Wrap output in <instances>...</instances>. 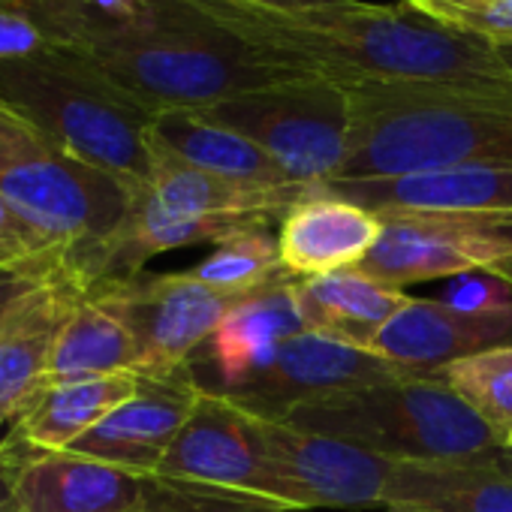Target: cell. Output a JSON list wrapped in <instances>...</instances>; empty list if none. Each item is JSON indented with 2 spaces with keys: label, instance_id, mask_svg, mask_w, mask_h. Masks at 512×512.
I'll list each match as a JSON object with an SVG mask.
<instances>
[{
  "label": "cell",
  "instance_id": "cell-8",
  "mask_svg": "<svg viewBox=\"0 0 512 512\" xmlns=\"http://www.w3.org/2000/svg\"><path fill=\"white\" fill-rule=\"evenodd\" d=\"M133 332L139 377L178 371L208 344L235 299L205 287L190 272H139L88 290Z\"/></svg>",
  "mask_w": 512,
  "mask_h": 512
},
{
  "label": "cell",
  "instance_id": "cell-17",
  "mask_svg": "<svg viewBox=\"0 0 512 512\" xmlns=\"http://www.w3.org/2000/svg\"><path fill=\"white\" fill-rule=\"evenodd\" d=\"M383 232V217L335 196L326 187H311L284 217L278 229L281 263L290 278H320L344 269H359Z\"/></svg>",
  "mask_w": 512,
  "mask_h": 512
},
{
  "label": "cell",
  "instance_id": "cell-19",
  "mask_svg": "<svg viewBox=\"0 0 512 512\" xmlns=\"http://www.w3.org/2000/svg\"><path fill=\"white\" fill-rule=\"evenodd\" d=\"M302 332H308V323L296 296V278L290 275L235 299L205 344L208 362L217 374L211 392H229L253 380L275 362L290 338Z\"/></svg>",
  "mask_w": 512,
  "mask_h": 512
},
{
  "label": "cell",
  "instance_id": "cell-37",
  "mask_svg": "<svg viewBox=\"0 0 512 512\" xmlns=\"http://www.w3.org/2000/svg\"><path fill=\"white\" fill-rule=\"evenodd\" d=\"M494 55H497V61H500V67L512 76V40H506V43H497L494 46Z\"/></svg>",
  "mask_w": 512,
  "mask_h": 512
},
{
  "label": "cell",
  "instance_id": "cell-11",
  "mask_svg": "<svg viewBox=\"0 0 512 512\" xmlns=\"http://www.w3.org/2000/svg\"><path fill=\"white\" fill-rule=\"evenodd\" d=\"M154 473L290 503L256 437L253 416L232 398L211 389H202L196 410Z\"/></svg>",
  "mask_w": 512,
  "mask_h": 512
},
{
  "label": "cell",
  "instance_id": "cell-21",
  "mask_svg": "<svg viewBox=\"0 0 512 512\" xmlns=\"http://www.w3.org/2000/svg\"><path fill=\"white\" fill-rule=\"evenodd\" d=\"M386 503L431 512H512V467L500 455L398 461L386 485Z\"/></svg>",
  "mask_w": 512,
  "mask_h": 512
},
{
  "label": "cell",
  "instance_id": "cell-16",
  "mask_svg": "<svg viewBox=\"0 0 512 512\" xmlns=\"http://www.w3.org/2000/svg\"><path fill=\"white\" fill-rule=\"evenodd\" d=\"M374 214H458L512 217V169L467 166L398 178L320 184Z\"/></svg>",
  "mask_w": 512,
  "mask_h": 512
},
{
  "label": "cell",
  "instance_id": "cell-24",
  "mask_svg": "<svg viewBox=\"0 0 512 512\" xmlns=\"http://www.w3.org/2000/svg\"><path fill=\"white\" fill-rule=\"evenodd\" d=\"M136 389H139V374L52 383L16 422L13 437L31 449L67 452L115 407H121L130 395H136Z\"/></svg>",
  "mask_w": 512,
  "mask_h": 512
},
{
  "label": "cell",
  "instance_id": "cell-29",
  "mask_svg": "<svg viewBox=\"0 0 512 512\" xmlns=\"http://www.w3.org/2000/svg\"><path fill=\"white\" fill-rule=\"evenodd\" d=\"M401 4L446 31L491 46L512 40V0H401Z\"/></svg>",
  "mask_w": 512,
  "mask_h": 512
},
{
  "label": "cell",
  "instance_id": "cell-6",
  "mask_svg": "<svg viewBox=\"0 0 512 512\" xmlns=\"http://www.w3.org/2000/svg\"><path fill=\"white\" fill-rule=\"evenodd\" d=\"M139 187L142 184L58 148L0 172V193L37 247L64 256L70 275L85 293L100 250L127 220Z\"/></svg>",
  "mask_w": 512,
  "mask_h": 512
},
{
  "label": "cell",
  "instance_id": "cell-13",
  "mask_svg": "<svg viewBox=\"0 0 512 512\" xmlns=\"http://www.w3.org/2000/svg\"><path fill=\"white\" fill-rule=\"evenodd\" d=\"M4 464L13 512H142L148 473H133L76 452H43L19 440Z\"/></svg>",
  "mask_w": 512,
  "mask_h": 512
},
{
  "label": "cell",
  "instance_id": "cell-41",
  "mask_svg": "<svg viewBox=\"0 0 512 512\" xmlns=\"http://www.w3.org/2000/svg\"><path fill=\"white\" fill-rule=\"evenodd\" d=\"M0 512H13V506H10V500H4V506H0Z\"/></svg>",
  "mask_w": 512,
  "mask_h": 512
},
{
  "label": "cell",
  "instance_id": "cell-34",
  "mask_svg": "<svg viewBox=\"0 0 512 512\" xmlns=\"http://www.w3.org/2000/svg\"><path fill=\"white\" fill-rule=\"evenodd\" d=\"M40 253H46V250L37 247V241L31 238V232L19 220V214L13 211L7 196L0 193V263L4 260H25V256H40Z\"/></svg>",
  "mask_w": 512,
  "mask_h": 512
},
{
  "label": "cell",
  "instance_id": "cell-38",
  "mask_svg": "<svg viewBox=\"0 0 512 512\" xmlns=\"http://www.w3.org/2000/svg\"><path fill=\"white\" fill-rule=\"evenodd\" d=\"M386 512H431L422 506H407V503H386Z\"/></svg>",
  "mask_w": 512,
  "mask_h": 512
},
{
  "label": "cell",
  "instance_id": "cell-27",
  "mask_svg": "<svg viewBox=\"0 0 512 512\" xmlns=\"http://www.w3.org/2000/svg\"><path fill=\"white\" fill-rule=\"evenodd\" d=\"M437 377L464 398L491 428H512V344L452 362Z\"/></svg>",
  "mask_w": 512,
  "mask_h": 512
},
{
  "label": "cell",
  "instance_id": "cell-12",
  "mask_svg": "<svg viewBox=\"0 0 512 512\" xmlns=\"http://www.w3.org/2000/svg\"><path fill=\"white\" fill-rule=\"evenodd\" d=\"M401 374H410V371L362 347L344 344L323 332H302L278 350L275 362L266 371H260L253 380L220 395L232 398L235 404H241L244 410L256 416L287 419L296 407L308 401H317L344 389L392 380Z\"/></svg>",
  "mask_w": 512,
  "mask_h": 512
},
{
  "label": "cell",
  "instance_id": "cell-30",
  "mask_svg": "<svg viewBox=\"0 0 512 512\" xmlns=\"http://www.w3.org/2000/svg\"><path fill=\"white\" fill-rule=\"evenodd\" d=\"M70 272L67 260L58 253L25 256V260H4L0 263V323L4 317L34 290L46 287L49 281Z\"/></svg>",
  "mask_w": 512,
  "mask_h": 512
},
{
  "label": "cell",
  "instance_id": "cell-23",
  "mask_svg": "<svg viewBox=\"0 0 512 512\" xmlns=\"http://www.w3.org/2000/svg\"><path fill=\"white\" fill-rule=\"evenodd\" d=\"M151 142L178 160L232 178L244 184H263V187H287L293 184L287 172L247 136L223 127L202 112H160L151 124Z\"/></svg>",
  "mask_w": 512,
  "mask_h": 512
},
{
  "label": "cell",
  "instance_id": "cell-14",
  "mask_svg": "<svg viewBox=\"0 0 512 512\" xmlns=\"http://www.w3.org/2000/svg\"><path fill=\"white\" fill-rule=\"evenodd\" d=\"M202 389L205 386L199 383L193 362L169 374L139 377L136 395L115 407L67 452L133 473H154L175 443L178 431L196 410Z\"/></svg>",
  "mask_w": 512,
  "mask_h": 512
},
{
  "label": "cell",
  "instance_id": "cell-3",
  "mask_svg": "<svg viewBox=\"0 0 512 512\" xmlns=\"http://www.w3.org/2000/svg\"><path fill=\"white\" fill-rule=\"evenodd\" d=\"M350 151L335 181L512 169V94L452 85H350Z\"/></svg>",
  "mask_w": 512,
  "mask_h": 512
},
{
  "label": "cell",
  "instance_id": "cell-20",
  "mask_svg": "<svg viewBox=\"0 0 512 512\" xmlns=\"http://www.w3.org/2000/svg\"><path fill=\"white\" fill-rule=\"evenodd\" d=\"M154 148V166L148 178V190L172 211L193 214V217H247L272 223L281 217L311 190L302 184L287 187H263L232 181L205 169H196L175 154Z\"/></svg>",
  "mask_w": 512,
  "mask_h": 512
},
{
  "label": "cell",
  "instance_id": "cell-31",
  "mask_svg": "<svg viewBox=\"0 0 512 512\" xmlns=\"http://www.w3.org/2000/svg\"><path fill=\"white\" fill-rule=\"evenodd\" d=\"M55 49L43 22L19 0H0V61L31 58Z\"/></svg>",
  "mask_w": 512,
  "mask_h": 512
},
{
  "label": "cell",
  "instance_id": "cell-9",
  "mask_svg": "<svg viewBox=\"0 0 512 512\" xmlns=\"http://www.w3.org/2000/svg\"><path fill=\"white\" fill-rule=\"evenodd\" d=\"M383 232L359 266L365 275L410 287L467 272H488L512 253V217L380 214Z\"/></svg>",
  "mask_w": 512,
  "mask_h": 512
},
{
  "label": "cell",
  "instance_id": "cell-33",
  "mask_svg": "<svg viewBox=\"0 0 512 512\" xmlns=\"http://www.w3.org/2000/svg\"><path fill=\"white\" fill-rule=\"evenodd\" d=\"M49 148L52 145L31 121H25L13 106L0 100V172H7L10 166L25 163Z\"/></svg>",
  "mask_w": 512,
  "mask_h": 512
},
{
  "label": "cell",
  "instance_id": "cell-4",
  "mask_svg": "<svg viewBox=\"0 0 512 512\" xmlns=\"http://www.w3.org/2000/svg\"><path fill=\"white\" fill-rule=\"evenodd\" d=\"M284 422L347 440L389 461L506 455L491 428L437 374H401L296 407Z\"/></svg>",
  "mask_w": 512,
  "mask_h": 512
},
{
  "label": "cell",
  "instance_id": "cell-2",
  "mask_svg": "<svg viewBox=\"0 0 512 512\" xmlns=\"http://www.w3.org/2000/svg\"><path fill=\"white\" fill-rule=\"evenodd\" d=\"M64 52L151 115L205 112L250 91L317 79L263 58L187 0H139L127 19L88 25Z\"/></svg>",
  "mask_w": 512,
  "mask_h": 512
},
{
  "label": "cell",
  "instance_id": "cell-35",
  "mask_svg": "<svg viewBox=\"0 0 512 512\" xmlns=\"http://www.w3.org/2000/svg\"><path fill=\"white\" fill-rule=\"evenodd\" d=\"M244 4L269 7L281 13H311V10H332V7H347L350 0H244Z\"/></svg>",
  "mask_w": 512,
  "mask_h": 512
},
{
  "label": "cell",
  "instance_id": "cell-40",
  "mask_svg": "<svg viewBox=\"0 0 512 512\" xmlns=\"http://www.w3.org/2000/svg\"><path fill=\"white\" fill-rule=\"evenodd\" d=\"M503 449H506V455L512 458V428H509V431L503 434Z\"/></svg>",
  "mask_w": 512,
  "mask_h": 512
},
{
  "label": "cell",
  "instance_id": "cell-25",
  "mask_svg": "<svg viewBox=\"0 0 512 512\" xmlns=\"http://www.w3.org/2000/svg\"><path fill=\"white\" fill-rule=\"evenodd\" d=\"M136 368L139 347L133 332L100 299L82 293L55 341L49 386L112 374H136Z\"/></svg>",
  "mask_w": 512,
  "mask_h": 512
},
{
  "label": "cell",
  "instance_id": "cell-22",
  "mask_svg": "<svg viewBox=\"0 0 512 512\" xmlns=\"http://www.w3.org/2000/svg\"><path fill=\"white\" fill-rule=\"evenodd\" d=\"M296 296L308 332H323L353 347H368L374 335L413 299L362 269H344L320 278H296Z\"/></svg>",
  "mask_w": 512,
  "mask_h": 512
},
{
  "label": "cell",
  "instance_id": "cell-36",
  "mask_svg": "<svg viewBox=\"0 0 512 512\" xmlns=\"http://www.w3.org/2000/svg\"><path fill=\"white\" fill-rule=\"evenodd\" d=\"M488 272H491L494 278H500V281H503V284H506V287L512 290V253H509V256H503L500 263H494V266H491Z\"/></svg>",
  "mask_w": 512,
  "mask_h": 512
},
{
  "label": "cell",
  "instance_id": "cell-15",
  "mask_svg": "<svg viewBox=\"0 0 512 512\" xmlns=\"http://www.w3.org/2000/svg\"><path fill=\"white\" fill-rule=\"evenodd\" d=\"M512 344V308L467 314L443 299H410L365 347L410 374H437L452 362Z\"/></svg>",
  "mask_w": 512,
  "mask_h": 512
},
{
  "label": "cell",
  "instance_id": "cell-42",
  "mask_svg": "<svg viewBox=\"0 0 512 512\" xmlns=\"http://www.w3.org/2000/svg\"><path fill=\"white\" fill-rule=\"evenodd\" d=\"M509 467H512V461H509Z\"/></svg>",
  "mask_w": 512,
  "mask_h": 512
},
{
  "label": "cell",
  "instance_id": "cell-7",
  "mask_svg": "<svg viewBox=\"0 0 512 512\" xmlns=\"http://www.w3.org/2000/svg\"><path fill=\"white\" fill-rule=\"evenodd\" d=\"M202 115L260 145L302 187L335 181L350 151V97L329 79L250 91Z\"/></svg>",
  "mask_w": 512,
  "mask_h": 512
},
{
  "label": "cell",
  "instance_id": "cell-5",
  "mask_svg": "<svg viewBox=\"0 0 512 512\" xmlns=\"http://www.w3.org/2000/svg\"><path fill=\"white\" fill-rule=\"evenodd\" d=\"M0 100L85 163L148 184L154 115L64 49L0 61Z\"/></svg>",
  "mask_w": 512,
  "mask_h": 512
},
{
  "label": "cell",
  "instance_id": "cell-32",
  "mask_svg": "<svg viewBox=\"0 0 512 512\" xmlns=\"http://www.w3.org/2000/svg\"><path fill=\"white\" fill-rule=\"evenodd\" d=\"M443 302L467 314H494L512 308V290L491 272H467L449 278Z\"/></svg>",
  "mask_w": 512,
  "mask_h": 512
},
{
  "label": "cell",
  "instance_id": "cell-39",
  "mask_svg": "<svg viewBox=\"0 0 512 512\" xmlns=\"http://www.w3.org/2000/svg\"><path fill=\"white\" fill-rule=\"evenodd\" d=\"M19 4H31V7H46V4H64V0H19Z\"/></svg>",
  "mask_w": 512,
  "mask_h": 512
},
{
  "label": "cell",
  "instance_id": "cell-26",
  "mask_svg": "<svg viewBox=\"0 0 512 512\" xmlns=\"http://www.w3.org/2000/svg\"><path fill=\"white\" fill-rule=\"evenodd\" d=\"M187 272L229 299L250 296L287 275L281 263L278 235H272L269 226H253L220 241L202 263Z\"/></svg>",
  "mask_w": 512,
  "mask_h": 512
},
{
  "label": "cell",
  "instance_id": "cell-1",
  "mask_svg": "<svg viewBox=\"0 0 512 512\" xmlns=\"http://www.w3.org/2000/svg\"><path fill=\"white\" fill-rule=\"evenodd\" d=\"M214 25L263 58L341 88L350 85H452L512 94V76L494 46L446 31L404 4L350 0L347 7L281 13L244 0H187Z\"/></svg>",
  "mask_w": 512,
  "mask_h": 512
},
{
  "label": "cell",
  "instance_id": "cell-10",
  "mask_svg": "<svg viewBox=\"0 0 512 512\" xmlns=\"http://www.w3.org/2000/svg\"><path fill=\"white\" fill-rule=\"evenodd\" d=\"M250 416L287 500L299 512L383 506L386 485L398 461L338 437L296 428L284 419Z\"/></svg>",
  "mask_w": 512,
  "mask_h": 512
},
{
  "label": "cell",
  "instance_id": "cell-28",
  "mask_svg": "<svg viewBox=\"0 0 512 512\" xmlns=\"http://www.w3.org/2000/svg\"><path fill=\"white\" fill-rule=\"evenodd\" d=\"M142 512H299V509L275 497L148 473V497Z\"/></svg>",
  "mask_w": 512,
  "mask_h": 512
},
{
  "label": "cell",
  "instance_id": "cell-18",
  "mask_svg": "<svg viewBox=\"0 0 512 512\" xmlns=\"http://www.w3.org/2000/svg\"><path fill=\"white\" fill-rule=\"evenodd\" d=\"M85 290L70 272L28 293L0 323V425L19 422L49 386L64 320Z\"/></svg>",
  "mask_w": 512,
  "mask_h": 512
}]
</instances>
